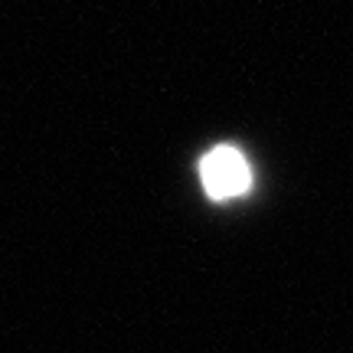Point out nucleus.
Wrapping results in <instances>:
<instances>
[{
    "mask_svg": "<svg viewBox=\"0 0 353 353\" xmlns=\"http://www.w3.org/2000/svg\"><path fill=\"white\" fill-rule=\"evenodd\" d=\"M203 190L213 200H236L252 183V170L236 148H213L200 164Z\"/></svg>",
    "mask_w": 353,
    "mask_h": 353,
    "instance_id": "f257e3e1",
    "label": "nucleus"
}]
</instances>
